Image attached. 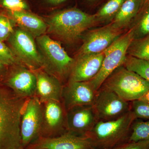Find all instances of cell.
Returning a JSON list of instances; mask_svg holds the SVG:
<instances>
[{
  "instance_id": "cell-15",
  "label": "cell",
  "mask_w": 149,
  "mask_h": 149,
  "mask_svg": "<svg viewBox=\"0 0 149 149\" xmlns=\"http://www.w3.org/2000/svg\"><path fill=\"white\" fill-rule=\"evenodd\" d=\"M96 93L88 81H68L63 88L61 102L67 111L74 107L93 105Z\"/></svg>"
},
{
  "instance_id": "cell-22",
  "label": "cell",
  "mask_w": 149,
  "mask_h": 149,
  "mask_svg": "<svg viewBox=\"0 0 149 149\" xmlns=\"http://www.w3.org/2000/svg\"><path fill=\"white\" fill-rule=\"evenodd\" d=\"M127 69L136 72L149 83V61L127 56L124 64Z\"/></svg>"
},
{
  "instance_id": "cell-34",
  "label": "cell",
  "mask_w": 149,
  "mask_h": 149,
  "mask_svg": "<svg viewBox=\"0 0 149 149\" xmlns=\"http://www.w3.org/2000/svg\"><path fill=\"white\" fill-rule=\"evenodd\" d=\"M89 1H94V0H89Z\"/></svg>"
},
{
  "instance_id": "cell-12",
  "label": "cell",
  "mask_w": 149,
  "mask_h": 149,
  "mask_svg": "<svg viewBox=\"0 0 149 149\" xmlns=\"http://www.w3.org/2000/svg\"><path fill=\"white\" fill-rule=\"evenodd\" d=\"M95 148L86 136L66 132L54 137L39 136L24 149H91ZM96 149V148H95Z\"/></svg>"
},
{
  "instance_id": "cell-2",
  "label": "cell",
  "mask_w": 149,
  "mask_h": 149,
  "mask_svg": "<svg viewBox=\"0 0 149 149\" xmlns=\"http://www.w3.org/2000/svg\"><path fill=\"white\" fill-rule=\"evenodd\" d=\"M98 22L95 15L71 8L54 14L46 22L50 34L65 42H71Z\"/></svg>"
},
{
  "instance_id": "cell-28",
  "label": "cell",
  "mask_w": 149,
  "mask_h": 149,
  "mask_svg": "<svg viewBox=\"0 0 149 149\" xmlns=\"http://www.w3.org/2000/svg\"><path fill=\"white\" fill-rule=\"evenodd\" d=\"M0 8L3 9L6 12L29 9L26 0H0Z\"/></svg>"
},
{
  "instance_id": "cell-30",
  "label": "cell",
  "mask_w": 149,
  "mask_h": 149,
  "mask_svg": "<svg viewBox=\"0 0 149 149\" xmlns=\"http://www.w3.org/2000/svg\"><path fill=\"white\" fill-rule=\"evenodd\" d=\"M8 66L0 61V83L2 82L7 71Z\"/></svg>"
},
{
  "instance_id": "cell-20",
  "label": "cell",
  "mask_w": 149,
  "mask_h": 149,
  "mask_svg": "<svg viewBox=\"0 0 149 149\" xmlns=\"http://www.w3.org/2000/svg\"><path fill=\"white\" fill-rule=\"evenodd\" d=\"M128 55L149 61V35L134 39L128 48Z\"/></svg>"
},
{
  "instance_id": "cell-23",
  "label": "cell",
  "mask_w": 149,
  "mask_h": 149,
  "mask_svg": "<svg viewBox=\"0 0 149 149\" xmlns=\"http://www.w3.org/2000/svg\"><path fill=\"white\" fill-rule=\"evenodd\" d=\"M125 0H109L95 14L98 21L113 19Z\"/></svg>"
},
{
  "instance_id": "cell-35",
  "label": "cell",
  "mask_w": 149,
  "mask_h": 149,
  "mask_svg": "<svg viewBox=\"0 0 149 149\" xmlns=\"http://www.w3.org/2000/svg\"><path fill=\"white\" fill-rule=\"evenodd\" d=\"M96 149L95 148H92V149Z\"/></svg>"
},
{
  "instance_id": "cell-24",
  "label": "cell",
  "mask_w": 149,
  "mask_h": 149,
  "mask_svg": "<svg viewBox=\"0 0 149 149\" xmlns=\"http://www.w3.org/2000/svg\"><path fill=\"white\" fill-rule=\"evenodd\" d=\"M134 28V39L143 38L149 35V4L143 8L139 13Z\"/></svg>"
},
{
  "instance_id": "cell-3",
  "label": "cell",
  "mask_w": 149,
  "mask_h": 149,
  "mask_svg": "<svg viewBox=\"0 0 149 149\" xmlns=\"http://www.w3.org/2000/svg\"><path fill=\"white\" fill-rule=\"evenodd\" d=\"M136 119L131 111L115 120H99L87 137L96 149H108L128 141Z\"/></svg>"
},
{
  "instance_id": "cell-7",
  "label": "cell",
  "mask_w": 149,
  "mask_h": 149,
  "mask_svg": "<svg viewBox=\"0 0 149 149\" xmlns=\"http://www.w3.org/2000/svg\"><path fill=\"white\" fill-rule=\"evenodd\" d=\"M35 38L28 33L15 27L7 40L8 46L20 63L32 70L42 69V58Z\"/></svg>"
},
{
  "instance_id": "cell-19",
  "label": "cell",
  "mask_w": 149,
  "mask_h": 149,
  "mask_svg": "<svg viewBox=\"0 0 149 149\" xmlns=\"http://www.w3.org/2000/svg\"><path fill=\"white\" fill-rule=\"evenodd\" d=\"M143 6V0H125L112 23L115 27L122 29L138 16Z\"/></svg>"
},
{
  "instance_id": "cell-29",
  "label": "cell",
  "mask_w": 149,
  "mask_h": 149,
  "mask_svg": "<svg viewBox=\"0 0 149 149\" xmlns=\"http://www.w3.org/2000/svg\"><path fill=\"white\" fill-rule=\"evenodd\" d=\"M149 140L131 142L127 141L108 149H149Z\"/></svg>"
},
{
  "instance_id": "cell-31",
  "label": "cell",
  "mask_w": 149,
  "mask_h": 149,
  "mask_svg": "<svg viewBox=\"0 0 149 149\" xmlns=\"http://www.w3.org/2000/svg\"><path fill=\"white\" fill-rule=\"evenodd\" d=\"M48 3L53 5H58L64 2L67 0H46Z\"/></svg>"
},
{
  "instance_id": "cell-10",
  "label": "cell",
  "mask_w": 149,
  "mask_h": 149,
  "mask_svg": "<svg viewBox=\"0 0 149 149\" xmlns=\"http://www.w3.org/2000/svg\"><path fill=\"white\" fill-rule=\"evenodd\" d=\"M43 115V104L37 96L28 99L22 112L20 124L22 144L24 149L40 136Z\"/></svg>"
},
{
  "instance_id": "cell-8",
  "label": "cell",
  "mask_w": 149,
  "mask_h": 149,
  "mask_svg": "<svg viewBox=\"0 0 149 149\" xmlns=\"http://www.w3.org/2000/svg\"><path fill=\"white\" fill-rule=\"evenodd\" d=\"M93 105L99 120L108 121L117 119L130 111L131 102L102 86L96 93Z\"/></svg>"
},
{
  "instance_id": "cell-4",
  "label": "cell",
  "mask_w": 149,
  "mask_h": 149,
  "mask_svg": "<svg viewBox=\"0 0 149 149\" xmlns=\"http://www.w3.org/2000/svg\"><path fill=\"white\" fill-rule=\"evenodd\" d=\"M36 44L43 62L42 69L62 83L69 78L75 59L70 56L61 44L48 35L36 38Z\"/></svg>"
},
{
  "instance_id": "cell-5",
  "label": "cell",
  "mask_w": 149,
  "mask_h": 149,
  "mask_svg": "<svg viewBox=\"0 0 149 149\" xmlns=\"http://www.w3.org/2000/svg\"><path fill=\"white\" fill-rule=\"evenodd\" d=\"M102 86L129 102L140 100L149 91V83L124 65L115 70Z\"/></svg>"
},
{
  "instance_id": "cell-6",
  "label": "cell",
  "mask_w": 149,
  "mask_h": 149,
  "mask_svg": "<svg viewBox=\"0 0 149 149\" xmlns=\"http://www.w3.org/2000/svg\"><path fill=\"white\" fill-rule=\"evenodd\" d=\"M134 39L133 27L104 51V55L100 69L95 77L88 81L94 91L97 92L115 70L124 65L128 48Z\"/></svg>"
},
{
  "instance_id": "cell-32",
  "label": "cell",
  "mask_w": 149,
  "mask_h": 149,
  "mask_svg": "<svg viewBox=\"0 0 149 149\" xmlns=\"http://www.w3.org/2000/svg\"><path fill=\"white\" fill-rule=\"evenodd\" d=\"M140 100L149 103V91L147 92Z\"/></svg>"
},
{
  "instance_id": "cell-27",
  "label": "cell",
  "mask_w": 149,
  "mask_h": 149,
  "mask_svg": "<svg viewBox=\"0 0 149 149\" xmlns=\"http://www.w3.org/2000/svg\"><path fill=\"white\" fill-rule=\"evenodd\" d=\"M0 61L9 66L13 65L22 64L14 54L8 45L0 41Z\"/></svg>"
},
{
  "instance_id": "cell-36",
  "label": "cell",
  "mask_w": 149,
  "mask_h": 149,
  "mask_svg": "<svg viewBox=\"0 0 149 149\" xmlns=\"http://www.w3.org/2000/svg\"><path fill=\"white\" fill-rule=\"evenodd\" d=\"M1 13V12H0V13Z\"/></svg>"
},
{
  "instance_id": "cell-13",
  "label": "cell",
  "mask_w": 149,
  "mask_h": 149,
  "mask_svg": "<svg viewBox=\"0 0 149 149\" xmlns=\"http://www.w3.org/2000/svg\"><path fill=\"white\" fill-rule=\"evenodd\" d=\"M98 121L93 105L74 107L66 111L67 131L77 136L87 137Z\"/></svg>"
},
{
  "instance_id": "cell-11",
  "label": "cell",
  "mask_w": 149,
  "mask_h": 149,
  "mask_svg": "<svg viewBox=\"0 0 149 149\" xmlns=\"http://www.w3.org/2000/svg\"><path fill=\"white\" fill-rule=\"evenodd\" d=\"M43 104L42 123L39 136L56 137L67 132L66 111L62 102L49 100Z\"/></svg>"
},
{
  "instance_id": "cell-1",
  "label": "cell",
  "mask_w": 149,
  "mask_h": 149,
  "mask_svg": "<svg viewBox=\"0 0 149 149\" xmlns=\"http://www.w3.org/2000/svg\"><path fill=\"white\" fill-rule=\"evenodd\" d=\"M28 99L18 97L0 83V149H24L20 124Z\"/></svg>"
},
{
  "instance_id": "cell-14",
  "label": "cell",
  "mask_w": 149,
  "mask_h": 149,
  "mask_svg": "<svg viewBox=\"0 0 149 149\" xmlns=\"http://www.w3.org/2000/svg\"><path fill=\"white\" fill-rule=\"evenodd\" d=\"M121 30L111 23L91 31L86 36L79 55L102 52L120 37Z\"/></svg>"
},
{
  "instance_id": "cell-25",
  "label": "cell",
  "mask_w": 149,
  "mask_h": 149,
  "mask_svg": "<svg viewBox=\"0 0 149 149\" xmlns=\"http://www.w3.org/2000/svg\"><path fill=\"white\" fill-rule=\"evenodd\" d=\"M15 24L6 13H0V41H7L13 34Z\"/></svg>"
},
{
  "instance_id": "cell-17",
  "label": "cell",
  "mask_w": 149,
  "mask_h": 149,
  "mask_svg": "<svg viewBox=\"0 0 149 149\" xmlns=\"http://www.w3.org/2000/svg\"><path fill=\"white\" fill-rule=\"evenodd\" d=\"M37 78L36 95L42 103L49 100L61 101L63 86L56 77L42 69L32 70Z\"/></svg>"
},
{
  "instance_id": "cell-18",
  "label": "cell",
  "mask_w": 149,
  "mask_h": 149,
  "mask_svg": "<svg viewBox=\"0 0 149 149\" xmlns=\"http://www.w3.org/2000/svg\"><path fill=\"white\" fill-rule=\"evenodd\" d=\"M6 14L14 22L15 25L35 39L45 35L48 26L45 22L28 11L7 12Z\"/></svg>"
},
{
  "instance_id": "cell-37",
  "label": "cell",
  "mask_w": 149,
  "mask_h": 149,
  "mask_svg": "<svg viewBox=\"0 0 149 149\" xmlns=\"http://www.w3.org/2000/svg\"></svg>"
},
{
  "instance_id": "cell-9",
  "label": "cell",
  "mask_w": 149,
  "mask_h": 149,
  "mask_svg": "<svg viewBox=\"0 0 149 149\" xmlns=\"http://www.w3.org/2000/svg\"><path fill=\"white\" fill-rule=\"evenodd\" d=\"M1 83L22 98L29 99L36 95L37 78L35 73L22 64L8 66Z\"/></svg>"
},
{
  "instance_id": "cell-21",
  "label": "cell",
  "mask_w": 149,
  "mask_h": 149,
  "mask_svg": "<svg viewBox=\"0 0 149 149\" xmlns=\"http://www.w3.org/2000/svg\"><path fill=\"white\" fill-rule=\"evenodd\" d=\"M149 140V120L136 118L131 126L128 141L131 142Z\"/></svg>"
},
{
  "instance_id": "cell-16",
  "label": "cell",
  "mask_w": 149,
  "mask_h": 149,
  "mask_svg": "<svg viewBox=\"0 0 149 149\" xmlns=\"http://www.w3.org/2000/svg\"><path fill=\"white\" fill-rule=\"evenodd\" d=\"M104 55V52L79 55L75 59L68 82H87L93 79L100 69Z\"/></svg>"
},
{
  "instance_id": "cell-26",
  "label": "cell",
  "mask_w": 149,
  "mask_h": 149,
  "mask_svg": "<svg viewBox=\"0 0 149 149\" xmlns=\"http://www.w3.org/2000/svg\"><path fill=\"white\" fill-rule=\"evenodd\" d=\"M130 111L136 118L149 120V103L141 100L131 102Z\"/></svg>"
},
{
  "instance_id": "cell-33",
  "label": "cell",
  "mask_w": 149,
  "mask_h": 149,
  "mask_svg": "<svg viewBox=\"0 0 149 149\" xmlns=\"http://www.w3.org/2000/svg\"><path fill=\"white\" fill-rule=\"evenodd\" d=\"M143 8L146 6L148 5L149 4V0H143Z\"/></svg>"
}]
</instances>
